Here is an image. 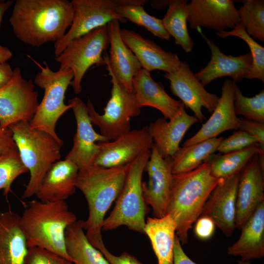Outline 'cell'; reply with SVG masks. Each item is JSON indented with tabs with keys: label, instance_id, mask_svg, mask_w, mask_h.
Returning a JSON list of instances; mask_svg holds the SVG:
<instances>
[{
	"label": "cell",
	"instance_id": "35",
	"mask_svg": "<svg viewBox=\"0 0 264 264\" xmlns=\"http://www.w3.org/2000/svg\"><path fill=\"white\" fill-rule=\"evenodd\" d=\"M238 12L247 33L253 39L264 41V0H246Z\"/></svg>",
	"mask_w": 264,
	"mask_h": 264
},
{
	"label": "cell",
	"instance_id": "38",
	"mask_svg": "<svg viewBox=\"0 0 264 264\" xmlns=\"http://www.w3.org/2000/svg\"><path fill=\"white\" fill-rule=\"evenodd\" d=\"M259 144L256 138L245 132L238 130L231 135L223 139L219 145L217 151L220 154H226L239 151Z\"/></svg>",
	"mask_w": 264,
	"mask_h": 264
},
{
	"label": "cell",
	"instance_id": "16",
	"mask_svg": "<svg viewBox=\"0 0 264 264\" xmlns=\"http://www.w3.org/2000/svg\"><path fill=\"white\" fill-rule=\"evenodd\" d=\"M145 171L147 181L142 182L144 200L152 207L155 217L166 215L172 183V158H163L153 144Z\"/></svg>",
	"mask_w": 264,
	"mask_h": 264
},
{
	"label": "cell",
	"instance_id": "32",
	"mask_svg": "<svg viewBox=\"0 0 264 264\" xmlns=\"http://www.w3.org/2000/svg\"><path fill=\"white\" fill-rule=\"evenodd\" d=\"M186 0H171L166 14L162 19L163 25L175 43L186 53L191 52L194 43L190 37L187 26Z\"/></svg>",
	"mask_w": 264,
	"mask_h": 264
},
{
	"label": "cell",
	"instance_id": "36",
	"mask_svg": "<svg viewBox=\"0 0 264 264\" xmlns=\"http://www.w3.org/2000/svg\"><path fill=\"white\" fill-rule=\"evenodd\" d=\"M234 109L237 115L264 123V89L252 97L244 96L239 87L234 83Z\"/></svg>",
	"mask_w": 264,
	"mask_h": 264
},
{
	"label": "cell",
	"instance_id": "33",
	"mask_svg": "<svg viewBox=\"0 0 264 264\" xmlns=\"http://www.w3.org/2000/svg\"><path fill=\"white\" fill-rule=\"evenodd\" d=\"M116 11L123 19L143 26L154 36L162 40H169L170 35L166 30L161 19L149 15L143 5L145 0H120Z\"/></svg>",
	"mask_w": 264,
	"mask_h": 264
},
{
	"label": "cell",
	"instance_id": "46",
	"mask_svg": "<svg viewBox=\"0 0 264 264\" xmlns=\"http://www.w3.org/2000/svg\"><path fill=\"white\" fill-rule=\"evenodd\" d=\"M12 55V53L9 48L0 45V64L6 62Z\"/></svg>",
	"mask_w": 264,
	"mask_h": 264
},
{
	"label": "cell",
	"instance_id": "11",
	"mask_svg": "<svg viewBox=\"0 0 264 264\" xmlns=\"http://www.w3.org/2000/svg\"><path fill=\"white\" fill-rule=\"evenodd\" d=\"M72 24L64 36L54 43L55 57H58L73 39L95 29L106 25L112 20L125 22L116 11L120 0H72Z\"/></svg>",
	"mask_w": 264,
	"mask_h": 264
},
{
	"label": "cell",
	"instance_id": "26",
	"mask_svg": "<svg viewBox=\"0 0 264 264\" xmlns=\"http://www.w3.org/2000/svg\"><path fill=\"white\" fill-rule=\"evenodd\" d=\"M28 248L20 216L0 213V264H23Z\"/></svg>",
	"mask_w": 264,
	"mask_h": 264
},
{
	"label": "cell",
	"instance_id": "27",
	"mask_svg": "<svg viewBox=\"0 0 264 264\" xmlns=\"http://www.w3.org/2000/svg\"><path fill=\"white\" fill-rule=\"evenodd\" d=\"M238 239L227 248V253L240 256L242 261L264 256V201L258 207L241 228Z\"/></svg>",
	"mask_w": 264,
	"mask_h": 264
},
{
	"label": "cell",
	"instance_id": "25",
	"mask_svg": "<svg viewBox=\"0 0 264 264\" xmlns=\"http://www.w3.org/2000/svg\"><path fill=\"white\" fill-rule=\"evenodd\" d=\"M132 86L138 106L141 108L149 106L156 109L166 119L172 118L183 104L169 96L162 84L155 82L150 72L144 69L133 78Z\"/></svg>",
	"mask_w": 264,
	"mask_h": 264
},
{
	"label": "cell",
	"instance_id": "44",
	"mask_svg": "<svg viewBox=\"0 0 264 264\" xmlns=\"http://www.w3.org/2000/svg\"><path fill=\"white\" fill-rule=\"evenodd\" d=\"M173 254V264H197L185 254L176 235L175 237ZM237 264H251V263L250 261L240 260Z\"/></svg>",
	"mask_w": 264,
	"mask_h": 264
},
{
	"label": "cell",
	"instance_id": "45",
	"mask_svg": "<svg viewBox=\"0 0 264 264\" xmlns=\"http://www.w3.org/2000/svg\"><path fill=\"white\" fill-rule=\"evenodd\" d=\"M13 70L7 62L0 64V88L6 85L11 79Z\"/></svg>",
	"mask_w": 264,
	"mask_h": 264
},
{
	"label": "cell",
	"instance_id": "3",
	"mask_svg": "<svg viewBox=\"0 0 264 264\" xmlns=\"http://www.w3.org/2000/svg\"><path fill=\"white\" fill-rule=\"evenodd\" d=\"M219 180L211 175L205 162L191 171L173 175L166 215L174 220L181 244L188 242L189 229Z\"/></svg>",
	"mask_w": 264,
	"mask_h": 264
},
{
	"label": "cell",
	"instance_id": "42",
	"mask_svg": "<svg viewBox=\"0 0 264 264\" xmlns=\"http://www.w3.org/2000/svg\"><path fill=\"white\" fill-rule=\"evenodd\" d=\"M195 223L194 232L198 239L207 240L212 237L216 225L211 219L207 217H199Z\"/></svg>",
	"mask_w": 264,
	"mask_h": 264
},
{
	"label": "cell",
	"instance_id": "24",
	"mask_svg": "<svg viewBox=\"0 0 264 264\" xmlns=\"http://www.w3.org/2000/svg\"><path fill=\"white\" fill-rule=\"evenodd\" d=\"M77 165L65 159L54 163L43 178L36 195L43 202L66 200L76 190Z\"/></svg>",
	"mask_w": 264,
	"mask_h": 264
},
{
	"label": "cell",
	"instance_id": "19",
	"mask_svg": "<svg viewBox=\"0 0 264 264\" xmlns=\"http://www.w3.org/2000/svg\"><path fill=\"white\" fill-rule=\"evenodd\" d=\"M198 32L208 45L211 59L206 66L195 74L197 78L205 86L214 80L222 77L231 78L234 83L241 81L250 70L252 59L250 52L238 56L226 55L213 41L207 38L201 31Z\"/></svg>",
	"mask_w": 264,
	"mask_h": 264
},
{
	"label": "cell",
	"instance_id": "18",
	"mask_svg": "<svg viewBox=\"0 0 264 264\" xmlns=\"http://www.w3.org/2000/svg\"><path fill=\"white\" fill-rule=\"evenodd\" d=\"M239 174L220 179L205 202L200 217L211 219L226 237L236 229V197Z\"/></svg>",
	"mask_w": 264,
	"mask_h": 264
},
{
	"label": "cell",
	"instance_id": "41",
	"mask_svg": "<svg viewBox=\"0 0 264 264\" xmlns=\"http://www.w3.org/2000/svg\"><path fill=\"white\" fill-rule=\"evenodd\" d=\"M239 130L253 136L264 147V123L239 118Z\"/></svg>",
	"mask_w": 264,
	"mask_h": 264
},
{
	"label": "cell",
	"instance_id": "4",
	"mask_svg": "<svg viewBox=\"0 0 264 264\" xmlns=\"http://www.w3.org/2000/svg\"><path fill=\"white\" fill-rule=\"evenodd\" d=\"M77 218L66 200L28 202L20 216L22 228L28 248L38 246L55 252L71 261L66 249L65 233Z\"/></svg>",
	"mask_w": 264,
	"mask_h": 264
},
{
	"label": "cell",
	"instance_id": "40",
	"mask_svg": "<svg viewBox=\"0 0 264 264\" xmlns=\"http://www.w3.org/2000/svg\"><path fill=\"white\" fill-rule=\"evenodd\" d=\"M103 255L109 264H143L133 255L124 252L119 256L111 253L106 247L103 241L99 242L95 247Z\"/></svg>",
	"mask_w": 264,
	"mask_h": 264
},
{
	"label": "cell",
	"instance_id": "23",
	"mask_svg": "<svg viewBox=\"0 0 264 264\" xmlns=\"http://www.w3.org/2000/svg\"><path fill=\"white\" fill-rule=\"evenodd\" d=\"M233 84L231 80L224 81L221 96L211 116L194 135L184 142L182 147L217 137L227 130L239 129L240 119L234 109Z\"/></svg>",
	"mask_w": 264,
	"mask_h": 264
},
{
	"label": "cell",
	"instance_id": "28",
	"mask_svg": "<svg viewBox=\"0 0 264 264\" xmlns=\"http://www.w3.org/2000/svg\"><path fill=\"white\" fill-rule=\"evenodd\" d=\"M144 234L151 242L158 264H173L176 225L172 217L168 214L159 218L148 217Z\"/></svg>",
	"mask_w": 264,
	"mask_h": 264
},
{
	"label": "cell",
	"instance_id": "13",
	"mask_svg": "<svg viewBox=\"0 0 264 264\" xmlns=\"http://www.w3.org/2000/svg\"><path fill=\"white\" fill-rule=\"evenodd\" d=\"M164 76L169 81L173 93L181 100L185 108L193 111L199 122L205 119L202 112V107L213 112L220 97L206 90L187 62L181 61L175 71L165 73Z\"/></svg>",
	"mask_w": 264,
	"mask_h": 264
},
{
	"label": "cell",
	"instance_id": "15",
	"mask_svg": "<svg viewBox=\"0 0 264 264\" xmlns=\"http://www.w3.org/2000/svg\"><path fill=\"white\" fill-rule=\"evenodd\" d=\"M99 152L94 165L111 168L130 164L154 142L148 126L130 130L112 141L98 142Z\"/></svg>",
	"mask_w": 264,
	"mask_h": 264
},
{
	"label": "cell",
	"instance_id": "30",
	"mask_svg": "<svg viewBox=\"0 0 264 264\" xmlns=\"http://www.w3.org/2000/svg\"><path fill=\"white\" fill-rule=\"evenodd\" d=\"M223 137L210 138L187 146L180 147L172 158V173L191 171L199 166L216 151Z\"/></svg>",
	"mask_w": 264,
	"mask_h": 264
},
{
	"label": "cell",
	"instance_id": "2",
	"mask_svg": "<svg viewBox=\"0 0 264 264\" xmlns=\"http://www.w3.org/2000/svg\"><path fill=\"white\" fill-rule=\"evenodd\" d=\"M129 164L111 168L93 165L79 170L76 187L84 195L88 207V216L83 226L94 247L103 241L105 216L123 187Z\"/></svg>",
	"mask_w": 264,
	"mask_h": 264
},
{
	"label": "cell",
	"instance_id": "37",
	"mask_svg": "<svg viewBox=\"0 0 264 264\" xmlns=\"http://www.w3.org/2000/svg\"><path fill=\"white\" fill-rule=\"evenodd\" d=\"M28 172L22 162L18 151L0 156V190L7 196L13 182L19 176Z\"/></svg>",
	"mask_w": 264,
	"mask_h": 264
},
{
	"label": "cell",
	"instance_id": "31",
	"mask_svg": "<svg viewBox=\"0 0 264 264\" xmlns=\"http://www.w3.org/2000/svg\"><path fill=\"white\" fill-rule=\"evenodd\" d=\"M261 147L262 146L258 144L226 154H213L204 162L209 164L211 174L214 177L217 179L227 178L240 174Z\"/></svg>",
	"mask_w": 264,
	"mask_h": 264
},
{
	"label": "cell",
	"instance_id": "9",
	"mask_svg": "<svg viewBox=\"0 0 264 264\" xmlns=\"http://www.w3.org/2000/svg\"><path fill=\"white\" fill-rule=\"evenodd\" d=\"M109 46L107 24L71 41L55 61L60 64L59 69H70L73 78L70 84L75 94L82 89V79L93 65H106L102 53Z\"/></svg>",
	"mask_w": 264,
	"mask_h": 264
},
{
	"label": "cell",
	"instance_id": "20",
	"mask_svg": "<svg viewBox=\"0 0 264 264\" xmlns=\"http://www.w3.org/2000/svg\"><path fill=\"white\" fill-rule=\"evenodd\" d=\"M120 22L114 20L107 24L110 55L104 58L119 84L134 92L132 80L142 67L137 59L123 42L120 34Z\"/></svg>",
	"mask_w": 264,
	"mask_h": 264
},
{
	"label": "cell",
	"instance_id": "6",
	"mask_svg": "<svg viewBox=\"0 0 264 264\" xmlns=\"http://www.w3.org/2000/svg\"><path fill=\"white\" fill-rule=\"evenodd\" d=\"M151 153V150L143 152L130 163L123 187L112 211L104 219L103 230L124 225L132 231L144 234L145 216L150 209L143 198L142 179Z\"/></svg>",
	"mask_w": 264,
	"mask_h": 264
},
{
	"label": "cell",
	"instance_id": "1",
	"mask_svg": "<svg viewBox=\"0 0 264 264\" xmlns=\"http://www.w3.org/2000/svg\"><path fill=\"white\" fill-rule=\"evenodd\" d=\"M73 17L72 5L67 0H17L9 22L19 40L38 47L61 40Z\"/></svg>",
	"mask_w": 264,
	"mask_h": 264
},
{
	"label": "cell",
	"instance_id": "22",
	"mask_svg": "<svg viewBox=\"0 0 264 264\" xmlns=\"http://www.w3.org/2000/svg\"><path fill=\"white\" fill-rule=\"evenodd\" d=\"M198 121L188 114L183 104L176 114L169 121L160 117L151 123L148 127L154 144L162 157L172 158L179 149V144L186 132Z\"/></svg>",
	"mask_w": 264,
	"mask_h": 264
},
{
	"label": "cell",
	"instance_id": "21",
	"mask_svg": "<svg viewBox=\"0 0 264 264\" xmlns=\"http://www.w3.org/2000/svg\"><path fill=\"white\" fill-rule=\"evenodd\" d=\"M120 34L142 69L149 72L157 69L165 73H171L179 66L181 61L176 53L164 50L153 41L133 30L122 29Z\"/></svg>",
	"mask_w": 264,
	"mask_h": 264
},
{
	"label": "cell",
	"instance_id": "39",
	"mask_svg": "<svg viewBox=\"0 0 264 264\" xmlns=\"http://www.w3.org/2000/svg\"><path fill=\"white\" fill-rule=\"evenodd\" d=\"M23 264H74L55 252L38 246L28 247Z\"/></svg>",
	"mask_w": 264,
	"mask_h": 264
},
{
	"label": "cell",
	"instance_id": "43",
	"mask_svg": "<svg viewBox=\"0 0 264 264\" xmlns=\"http://www.w3.org/2000/svg\"><path fill=\"white\" fill-rule=\"evenodd\" d=\"M17 151L12 131L9 128H2L0 124V156Z\"/></svg>",
	"mask_w": 264,
	"mask_h": 264
},
{
	"label": "cell",
	"instance_id": "47",
	"mask_svg": "<svg viewBox=\"0 0 264 264\" xmlns=\"http://www.w3.org/2000/svg\"><path fill=\"white\" fill-rule=\"evenodd\" d=\"M12 0H0V26L4 13L13 4Z\"/></svg>",
	"mask_w": 264,
	"mask_h": 264
},
{
	"label": "cell",
	"instance_id": "48",
	"mask_svg": "<svg viewBox=\"0 0 264 264\" xmlns=\"http://www.w3.org/2000/svg\"><path fill=\"white\" fill-rule=\"evenodd\" d=\"M171 0H152L151 6L154 8L161 9L168 6Z\"/></svg>",
	"mask_w": 264,
	"mask_h": 264
},
{
	"label": "cell",
	"instance_id": "12",
	"mask_svg": "<svg viewBox=\"0 0 264 264\" xmlns=\"http://www.w3.org/2000/svg\"><path fill=\"white\" fill-rule=\"evenodd\" d=\"M264 201V150L260 148L239 174L236 197V228L241 230Z\"/></svg>",
	"mask_w": 264,
	"mask_h": 264
},
{
	"label": "cell",
	"instance_id": "5",
	"mask_svg": "<svg viewBox=\"0 0 264 264\" xmlns=\"http://www.w3.org/2000/svg\"><path fill=\"white\" fill-rule=\"evenodd\" d=\"M12 132L21 160L30 172L29 181L22 196L35 195L48 170L61 157L64 144L50 134L33 128L28 122L20 121L8 127Z\"/></svg>",
	"mask_w": 264,
	"mask_h": 264
},
{
	"label": "cell",
	"instance_id": "8",
	"mask_svg": "<svg viewBox=\"0 0 264 264\" xmlns=\"http://www.w3.org/2000/svg\"><path fill=\"white\" fill-rule=\"evenodd\" d=\"M106 66L111 77L112 88L104 113H98L89 99L87 106L92 124L98 127L101 134L112 141L131 130L130 119L138 116L141 108L137 104L135 93L128 91L119 84L109 65L106 64Z\"/></svg>",
	"mask_w": 264,
	"mask_h": 264
},
{
	"label": "cell",
	"instance_id": "34",
	"mask_svg": "<svg viewBox=\"0 0 264 264\" xmlns=\"http://www.w3.org/2000/svg\"><path fill=\"white\" fill-rule=\"evenodd\" d=\"M216 35L220 38L236 36L244 41L249 47L252 59L251 68L245 78L258 79L264 82V48L247 33L240 22L231 31H221L217 32Z\"/></svg>",
	"mask_w": 264,
	"mask_h": 264
},
{
	"label": "cell",
	"instance_id": "29",
	"mask_svg": "<svg viewBox=\"0 0 264 264\" xmlns=\"http://www.w3.org/2000/svg\"><path fill=\"white\" fill-rule=\"evenodd\" d=\"M83 220H77L65 233L67 253L74 264H109L102 253L88 240L83 226Z\"/></svg>",
	"mask_w": 264,
	"mask_h": 264
},
{
	"label": "cell",
	"instance_id": "17",
	"mask_svg": "<svg viewBox=\"0 0 264 264\" xmlns=\"http://www.w3.org/2000/svg\"><path fill=\"white\" fill-rule=\"evenodd\" d=\"M187 21L192 29L210 28L217 32L233 29L240 22L232 0H192L186 6Z\"/></svg>",
	"mask_w": 264,
	"mask_h": 264
},
{
	"label": "cell",
	"instance_id": "14",
	"mask_svg": "<svg viewBox=\"0 0 264 264\" xmlns=\"http://www.w3.org/2000/svg\"><path fill=\"white\" fill-rule=\"evenodd\" d=\"M67 102L73 104L71 109L76 119V132L72 147L65 159L73 162L80 170L94 165L99 152L97 143L109 140L93 129L87 105L81 98L76 97Z\"/></svg>",
	"mask_w": 264,
	"mask_h": 264
},
{
	"label": "cell",
	"instance_id": "10",
	"mask_svg": "<svg viewBox=\"0 0 264 264\" xmlns=\"http://www.w3.org/2000/svg\"><path fill=\"white\" fill-rule=\"evenodd\" d=\"M38 92L31 79L17 67L10 81L0 88V124L3 129L20 121L30 122L39 105Z\"/></svg>",
	"mask_w": 264,
	"mask_h": 264
},
{
	"label": "cell",
	"instance_id": "7",
	"mask_svg": "<svg viewBox=\"0 0 264 264\" xmlns=\"http://www.w3.org/2000/svg\"><path fill=\"white\" fill-rule=\"evenodd\" d=\"M40 71L36 74L34 82L44 89L43 99L39 104L37 111L29 122L33 128L45 131L59 141H63L55 132L56 123L59 119L67 110L72 109L73 104L64 103L67 87L73 78L70 69L52 70L47 63L44 66L37 64Z\"/></svg>",
	"mask_w": 264,
	"mask_h": 264
}]
</instances>
